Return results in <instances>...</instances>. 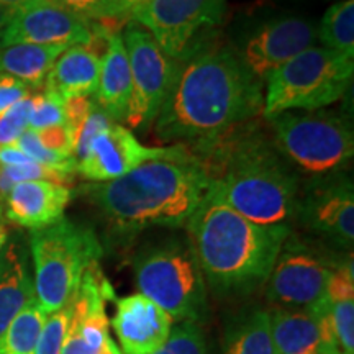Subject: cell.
<instances>
[{
	"label": "cell",
	"mask_w": 354,
	"mask_h": 354,
	"mask_svg": "<svg viewBox=\"0 0 354 354\" xmlns=\"http://www.w3.org/2000/svg\"><path fill=\"white\" fill-rule=\"evenodd\" d=\"M259 110L261 81L240 55L227 48H201L179 63L154 130L162 141H198L203 146Z\"/></svg>",
	"instance_id": "6da1fadb"
},
{
	"label": "cell",
	"mask_w": 354,
	"mask_h": 354,
	"mask_svg": "<svg viewBox=\"0 0 354 354\" xmlns=\"http://www.w3.org/2000/svg\"><path fill=\"white\" fill-rule=\"evenodd\" d=\"M198 161L210 184V194L230 209L258 225H287L297 214V176L276 146L258 135L216 138Z\"/></svg>",
	"instance_id": "7a4b0ae2"
},
{
	"label": "cell",
	"mask_w": 354,
	"mask_h": 354,
	"mask_svg": "<svg viewBox=\"0 0 354 354\" xmlns=\"http://www.w3.org/2000/svg\"><path fill=\"white\" fill-rule=\"evenodd\" d=\"M203 277L216 292H248L264 284L289 238L287 225H258L209 196L187 223Z\"/></svg>",
	"instance_id": "3957f363"
},
{
	"label": "cell",
	"mask_w": 354,
	"mask_h": 354,
	"mask_svg": "<svg viewBox=\"0 0 354 354\" xmlns=\"http://www.w3.org/2000/svg\"><path fill=\"white\" fill-rule=\"evenodd\" d=\"M205 171L194 159L145 162L107 183H92L84 194L122 230L185 227L209 196Z\"/></svg>",
	"instance_id": "277c9868"
},
{
	"label": "cell",
	"mask_w": 354,
	"mask_h": 354,
	"mask_svg": "<svg viewBox=\"0 0 354 354\" xmlns=\"http://www.w3.org/2000/svg\"><path fill=\"white\" fill-rule=\"evenodd\" d=\"M353 73V57L328 48H308L266 77L264 117L272 120L294 110L328 107L346 94Z\"/></svg>",
	"instance_id": "5b68a950"
},
{
	"label": "cell",
	"mask_w": 354,
	"mask_h": 354,
	"mask_svg": "<svg viewBox=\"0 0 354 354\" xmlns=\"http://www.w3.org/2000/svg\"><path fill=\"white\" fill-rule=\"evenodd\" d=\"M30 253L37 302L50 315L74 297L87 269L99 263L102 250L91 228L63 218L46 228L33 230Z\"/></svg>",
	"instance_id": "8992f818"
},
{
	"label": "cell",
	"mask_w": 354,
	"mask_h": 354,
	"mask_svg": "<svg viewBox=\"0 0 354 354\" xmlns=\"http://www.w3.org/2000/svg\"><path fill=\"white\" fill-rule=\"evenodd\" d=\"M140 294L153 300L172 322H197L205 310V277L190 241L174 240L135 259Z\"/></svg>",
	"instance_id": "52a82bcc"
},
{
	"label": "cell",
	"mask_w": 354,
	"mask_h": 354,
	"mask_svg": "<svg viewBox=\"0 0 354 354\" xmlns=\"http://www.w3.org/2000/svg\"><path fill=\"white\" fill-rule=\"evenodd\" d=\"M274 146L299 169L328 174L351 161L353 127L333 112H286L272 118Z\"/></svg>",
	"instance_id": "ba28073f"
},
{
	"label": "cell",
	"mask_w": 354,
	"mask_h": 354,
	"mask_svg": "<svg viewBox=\"0 0 354 354\" xmlns=\"http://www.w3.org/2000/svg\"><path fill=\"white\" fill-rule=\"evenodd\" d=\"M225 0H149L131 12L167 56L184 61L201 50L203 35L221 21Z\"/></svg>",
	"instance_id": "9c48e42d"
},
{
	"label": "cell",
	"mask_w": 354,
	"mask_h": 354,
	"mask_svg": "<svg viewBox=\"0 0 354 354\" xmlns=\"http://www.w3.org/2000/svg\"><path fill=\"white\" fill-rule=\"evenodd\" d=\"M122 39L131 73V100L125 125L128 130H135L156 120L180 61L167 56L151 33L138 24L128 25Z\"/></svg>",
	"instance_id": "30bf717a"
},
{
	"label": "cell",
	"mask_w": 354,
	"mask_h": 354,
	"mask_svg": "<svg viewBox=\"0 0 354 354\" xmlns=\"http://www.w3.org/2000/svg\"><path fill=\"white\" fill-rule=\"evenodd\" d=\"M159 159H192L183 145L145 146L127 127L112 123L92 140L76 171L91 183H107L128 174L145 162Z\"/></svg>",
	"instance_id": "8fae6325"
},
{
	"label": "cell",
	"mask_w": 354,
	"mask_h": 354,
	"mask_svg": "<svg viewBox=\"0 0 354 354\" xmlns=\"http://www.w3.org/2000/svg\"><path fill=\"white\" fill-rule=\"evenodd\" d=\"M92 41L91 21H84L50 2L17 10L0 32V48L12 44L37 46H87Z\"/></svg>",
	"instance_id": "7c38bea8"
},
{
	"label": "cell",
	"mask_w": 354,
	"mask_h": 354,
	"mask_svg": "<svg viewBox=\"0 0 354 354\" xmlns=\"http://www.w3.org/2000/svg\"><path fill=\"white\" fill-rule=\"evenodd\" d=\"M113 292L102 276L99 263L84 274L71 304V320L66 331L63 354H99L110 339V320L105 302Z\"/></svg>",
	"instance_id": "4fadbf2b"
},
{
	"label": "cell",
	"mask_w": 354,
	"mask_h": 354,
	"mask_svg": "<svg viewBox=\"0 0 354 354\" xmlns=\"http://www.w3.org/2000/svg\"><path fill=\"white\" fill-rule=\"evenodd\" d=\"M333 269L304 246L287 245L279 253L268 277V299L279 305L312 307L325 297Z\"/></svg>",
	"instance_id": "5bb4252c"
},
{
	"label": "cell",
	"mask_w": 354,
	"mask_h": 354,
	"mask_svg": "<svg viewBox=\"0 0 354 354\" xmlns=\"http://www.w3.org/2000/svg\"><path fill=\"white\" fill-rule=\"evenodd\" d=\"M317 28L302 17H281L256 30L241 51V61L250 73L259 79L266 77L290 61L292 57L313 46Z\"/></svg>",
	"instance_id": "9a60e30c"
},
{
	"label": "cell",
	"mask_w": 354,
	"mask_h": 354,
	"mask_svg": "<svg viewBox=\"0 0 354 354\" xmlns=\"http://www.w3.org/2000/svg\"><path fill=\"white\" fill-rule=\"evenodd\" d=\"M297 212L313 232L336 245L351 248L354 240V189L349 179L323 180L307 190Z\"/></svg>",
	"instance_id": "2e32d148"
},
{
	"label": "cell",
	"mask_w": 354,
	"mask_h": 354,
	"mask_svg": "<svg viewBox=\"0 0 354 354\" xmlns=\"http://www.w3.org/2000/svg\"><path fill=\"white\" fill-rule=\"evenodd\" d=\"M172 318L141 294L117 300L112 326L125 354H154L169 338Z\"/></svg>",
	"instance_id": "e0dca14e"
},
{
	"label": "cell",
	"mask_w": 354,
	"mask_h": 354,
	"mask_svg": "<svg viewBox=\"0 0 354 354\" xmlns=\"http://www.w3.org/2000/svg\"><path fill=\"white\" fill-rule=\"evenodd\" d=\"M68 185L50 180H26L17 184L7 197V218L19 227L41 230L64 218L71 201Z\"/></svg>",
	"instance_id": "ac0fdd59"
},
{
	"label": "cell",
	"mask_w": 354,
	"mask_h": 354,
	"mask_svg": "<svg viewBox=\"0 0 354 354\" xmlns=\"http://www.w3.org/2000/svg\"><path fill=\"white\" fill-rule=\"evenodd\" d=\"M37 300L28 250L19 238L7 241L0 251V338L13 318Z\"/></svg>",
	"instance_id": "d6986e66"
},
{
	"label": "cell",
	"mask_w": 354,
	"mask_h": 354,
	"mask_svg": "<svg viewBox=\"0 0 354 354\" xmlns=\"http://www.w3.org/2000/svg\"><path fill=\"white\" fill-rule=\"evenodd\" d=\"M97 105L113 122L127 120L131 100V73L122 35L113 32L109 37L107 50L100 57Z\"/></svg>",
	"instance_id": "ffe728a7"
},
{
	"label": "cell",
	"mask_w": 354,
	"mask_h": 354,
	"mask_svg": "<svg viewBox=\"0 0 354 354\" xmlns=\"http://www.w3.org/2000/svg\"><path fill=\"white\" fill-rule=\"evenodd\" d=\"M100 57L88 46L68 48L48 73L44 91L59 95L63 100L94 95L99 86Z\"/></svg>",
	"instance_id": "44dd1931"
},
{
	"label": "cell",
	"mask_w": 354,
	"mask_h": 354,
	"mask_svg": "<svg viewBox=\"0 0 354 354\" xmlns=\"http://www.w3.org/2000/svg\"><path fill=\"white\" fill-rule=\"evenodd\" d=\"M271 317L274 354H326L318 313L304 310H276Z\"/></svg>",
	"instance_id": "7402d4cb"
},
{
	"label": "cell",
	"mask_w": 354,
	"mask_h": 354,
	"mask_svg": "<svg viewBox=\"0 0 354 354\" xmlns=\"http://www.w3.org/2000/svg\"><path fill=\"white\" fill-rule=\"evenodd\" d=\"M64 46H37L12 44L0 48V76L19 79L32 88L44 86L48 73L59 57Z\"/></svg>",
	"instance_id": "603a6c76"
},
{
	"label": "cell",
	"mask_w": 354,
	"mask_h": 354,
	"mask_svg": "<svg viewBox=\"0 0 354 354\" xmlns=\"http://www.w3.org/2000/svg\"><path fill=\"white\" fill-rule=\"evenodd\" d=\"M223 354H274L269 313L254 310L234 323L225 336Z\"/></svg>",
	"instance_id": "cb8c5ba5"
},
{
	"label": "cell",
	"mask_w": 354,
	"mask_h": 354,
	"mask_svg": "<svg viewBox=\"0 0 354 354\" xmlns=\"http://www.w3.org/2000/svg\"><path fill=\"white\" fill-rule=\"evenodd\" d=\"M46 317L37 300L26 305L0 338V354H35Z\"/></svg>",
	"instance_id": "d4e9b609"
},
{
	"label": "cell",
	"mask_w": 354,
	"mask_h": 354,
	"mask_svg": "<svg viewBox=\"0 0 354 354\" xmlns=\"http://www.w3.org/2000/svg\"><path fill=\"white\" fill-rule=\"evenodd\" d=\"M317 38L328 50L354 57V0H342L326 10Z\"/></svg>",
	"instance_id": "484cf974"
},
{
	"label": "cell",
	"mask_w": 354,
	"mask_h": 354,
	"mask_svg": "<svg viewBox=\"0 0 354 354\" xmlns=\"http://www.w3.org/2000/svg\"><path fill=\"white\" fill-rule=\"evenodd\" d=\"M26 180H50V183L68 185L74 180V174H66L63 171L51 169L38 162L0 167V202L7 201L8 194L17 184L26 183Z\"/></svg>",
	"instance_id": "4316f807"
},
{
	"label": "cell",
	"mask_w": 354,
	"mask_h": 354,
	"mask_svg": "<svg viewBox=\"0 0 354 354\" xmlns=\"http://www.w3.org/2000/svg\"><path fill=\"white\" fill-rule=\"evenodd\" d=\"M46 2L84 21L125 19L130 15L123 0H46Z\"/></svg>",
	"instance_id": "83f0119b"
},
{
	"label": "cell",
	"mask_w": 354,
	"mask_h": 354,
	"mask_svg": "<svg viewBox=\"0 0 354 354\" xmlns=\"http://www.w3.org/2000/svg\"><path fill=\"white\" fill-rule=\"evenodd\" d=\"M326 317L338 353L354 354V300H326Z\"/></svg>",
	"instance_id": "f1b7e54d"
},
{
	"label": "cell",
	"mask_w": 354,
	"mask_h": 354,
	"mask_svg": "<svg viewBox=\"0 0 354 354\" xmlns=\"http://www.w3.org/2000/svg\"><path fill=\"white\" fill-rule=\"evenodd\" d=\"M64 125V100L53 92L44 91L32 97L28 128L33 131Z\"/></svg>",
	"instance_id": "f546056e"
},
{
	"label": "cell",
	"mask_w": 354,
	"mask_h": 354,
	"mask_svg": "<svg viewBox=\"0 0 354 354\" xmlns=\"http://www.w3.org/2000/svg\"><path fill=\"white\" fill-rule=\"evenodd\" d=\"M13 145L19 146L21 151L32 159L33 162L51 167V169L63 171L66 174H74V172H76V161H73V159H66L63 156H59V154L53 153L50 149L44 148L41 141L38 138L37 131L30 130V128H26V130L20 135V138Z\"/></svg>",
	"instance_id": "4dcf8cb0"
},
{
	"label": "cell",
	"mask_w": 354,
	"mask_h": 354,
	"mask_svg": "<svg viewBox=\"0 0 354 354\" xmlns=\"http://www.w3.org/2000/svg\"><path fill=\"white\" fill-rule=\"evenodd\" d=\"M71 320V304L50 313L44 322L35 354H63L66 331Z\"/></svg>",
	"instance_id": "1f68e13d"
},
{
	"label": "cell",
	"mask_w": 354,
	"mask_h": 354,
	"mask_svg": "<svg viewBox=\"0 0 354 354\" xmlns=\"http://www.w3.org/2000/svg\"><path fill=\"white\" fill-rule=\"evenodd\" d=\"M154 354H207L205 342L197 322L179 323L167 342Z\"/></svg>",
	"instance_id": "d6a6232c"
},
{
	"label": "cell",
	"mask_w": 354,
	"mask_h": 354,
	"mask_svg": "<svg viewBox=\"0 0 354 354\" xmlns=\"http://www.w3.org/2000/svg\"><path fill=\"white\" fill-rule=\"evenodd\" d=\"M30 112H32V95L0 115V146L13 145L20 138L21 133L28 128Z\"/></svg>",
	"instance_id": "836d02e7"
},
{
	"label": "cell",
	"mask_w": 354,
	"mask_h": 354,
	"mask_svg": "<svg viewBox=\"0 0 354 354\" xmlns=\"http://www.w3.org/2000/svg\"><path fill=\"white\" fill-rule=\"evenodd\" d=\"M112 123H113L112 118H110L109 115L99 107V105L94 104L91 113H88L87 120L84 122L82 128L77 133L76 140H74L73 156H74V159H76V166H77V162L87 154L88 146H91L92 140H94L102 130H105V128L112 125Z\"/></svg>",
	"instance_id": "e575fe53"
},
{
	"label": "cell",
	"mask_w": 354,
	"mask_h": 354,
	"mask_svg": "<svg viewBox=\"0 0 354 354\" xmlns=\"http://www.w3.org/2000/svg\"><path fill=\"white\" fill-rule=\"evenodd\" d=\"M325 299L330 302L336 300H354V274H353V261L339 266L331 271L328 284H326Z\"/></svg>",
	"instance_id": "d590c367"
},
{
	"label": "cell",
	"mask_w": 354,
	"mask_h": 354,
	"mask_svg": "<svg viewBox=\"0 0 354 354\" xmlns=\"http://www.w3.org/2000/svg\"><path fill=\"white\" fill-rule=\"evenodd\" d=\"M39 141L46 149L50 151L59 154L66 159H73L76 161L73 156V145H71L68 130L66 127H53V128H46V130H39L37 131Z\"/></svg>",
	"instance_id": "8d00e7d4"
},
{
	"label": "cell",
	"mask_w": 354,
	"mask_h": 354,
	"mask_svg": "<svg viewBox=\"0 0 354 354\" xmlns=\"http://www.w3.org/2000/svg\"><path fill=\"white\" fill-rule=\"evenodd\" d=\"M30 91H32V87L26 86L19 79L0 76V115L6 113L8 109L19 104L20 100L30 97Z\"/></svg>",
	"instance_id": "74e56055"
},
{
	"label": "cell",
	"mask_w": 354,
	"mask_h": 354,
	"mask_svg": "<svg viewBox=\"0 0 354 354\" xmlns=\"http://www.w3.org/2000/svg\"><path fill=\"white\" fill-rule=\"evenodd\" d=\"M33 162L26 154L21 151L17 145H6L0 146V167L10 166H24Z\"/></svg>",
	"instance_id": "f35d334b"
},
{
	"label": "cell",
	"mask_w": 354,
	"mask_h": 354,
	"mask_svg": "<svg viewBox=\"0 0 354 354\" xmlns=\"http://www.w3.org/2000/svg\"><path fill=\"white\" fill-rule=\"evenodd\" d=\"M39 2H44V0H0V7L15 13L17 10H21V8L35 6V3Z\"/></svg>",
	"instance_id": "ab89813d"
},
{
	"label": "cell",
	"mask_w": 354,
	"mask_h": 354,
	"mask_svg": "<svg viewBox=\"0 0 354 354\" xmlns=\"http://www.w3.org/2000/svg\"><path fill=\"white\" fill-rule=\"evenodd\" d=\"M99 354H122V351H120V349H118L117 343L112 342V338H110L109 342L104 344V348L100 349Z\"/></svg>",
	"instance_id": "60d3db41"
},
{
	"label": "cell",
	"mask_w": 354,
	"mask_h": 354,
	"mask_svg": "<svg viewBox=\"0 0 354 354\" xmlns=\"http://www.w3.org/2000/svg\"><path fill=\"white\" fill-rule=\"evenodd\" d=\"M148 2H149V0H123V3H125L127 10L130 12V15H131L133 10H136V8L143 7L145 3H148Z\"/></svg>",
	"instance_id": "b9f144b4"
},
{
	"label": "cell",
	"mask_w": 354,
	"mask_h": 354,
	"mask_svg": "<svg viewBox=\"0 0 354 354\" xmlns=\"http://www.w3.org/2000/svg\"><path fill=\"white\" fill-rule=\"evenodd\" d=\"M7 241H8V228L7 225L0 220V251L3 250V246L7 245Z\"/></svg>",
	"instance_id": "7bdbcfd3"
},
{
	"label": "cell",
	"mask_w": 354,
	"mask_h": 354,
	"mask_svg": "<svg viewBox=\"0 0 354 354\" xmlns=\"http://www.w3.org/2000/svg\"><path fill=\"white\" fill-rule=\"evenodd\" d=\"M12 15H13V12L6 10V8L0 7V32H2L3 26L8 24V20L12 19Z\"/></svg>",
	"instance_id": "ee69618b"
},
{
	"label": "cell",
	"mask_w": 354,
	"mask_h": 354,
	"mask_svg": "<svg viewBox=\"0 0 354 354\" xmlns=\"http://www.w3.org/2000/svg\"><path fill=\"white\" fill-rule=\"evenodd\" d=\"M0 215H2V210H0Z\"/></svg>",
	"instance_id": "f6af8a7d"
}]
</instances>
